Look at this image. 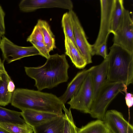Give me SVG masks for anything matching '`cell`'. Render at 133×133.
Returning a JSON list of instances; mask_svg holds the SVG:
<instances>
[{
  "instance_id": "cell-6",
  "label": "cell",
  "mask_w": 133,
  "mask_h": 133,
  "mask_svg": "<svg viewBox=\"0 0 133 133\" xmlns=\"http://www.w3.org/2000/svg\"><path fill=\"white\" fill-rule=\"evenodd\" d=\"M116 0H101V19L99 30L94 43L92 45V56L96 49L104 43L107 42L111 33L112 13Z\"/></svg>"
},
{
  "instance_id": "cell-4",
  "label": "cell",
  "mask_w": 133,
  "mask_h": 133,
  "mask_svg": "<svg viewBox=\"0 0 133 133\" xmlns=\"http://www.w3.org/2000/svg\"><path fill=\"white\" fill-rule=\"evenodd\" d=\"M124 84L121 82L105 83L93 102L90 114L94 118L103 121L108 106L120 92Z\"/></svg>"
},
{
  "instance_id": "cell-13",
  "label": "cell",
  "mask_w": 133,
  "mask_h": 133,
  "mask_svg": "<svg viewBox=\"0 0 133 133\" xmlns=\"http://www.w3.org/2000/svg\"><path fill=\"white\" fill-rule=\"evenodd\" d=\"M21 115L25 122L32 128L61 116L52 113L28 109L22 111Z\"/></svg>"
},
{
  "instance_id": "cell-20",
  "label": "cell",
  "mask_w": 133,
  "mask_h": 133,
  "mask_svg": "<svg viewBox=\"0 0 133 133\" xmlns=\"http://www.w3.org/2000/svg\"><path fill=\"white\" fill-rule=\"evenodd\" d=\"M77 131L78 133H108V129L103 121L98 119L77 128Z\"/></svg>"
},
{
  "instance_id": "cell-28",
  "label": "cell",
  "mask_w": 133,
  "mask_h": 133,
  "mask_svg": "<svg viewBox=\"0 0 133 133\" xmlns=\"http://www.w3.org/2000/svg\"><path fill=\"white\" fill-rule=\"evenodd\" d=\"M122 91L124 92L125 94L126 103L128 108L129 115H130V108L132 107L133 104V95L132 93L128 92L127 86L125 84Z\"/></svg>"
},
{
  "instance_id": "cell-17",
  "label": "cell",
  "mask_w": 133,
  "mask_h": 133,
  "mask_svg": "<svg viewBox=\"0 0 133 133\" xmlns=\"http://www.w3.org/2000/svg\"><path fill=\"white\" fill-rule=\"evenodd\" d=\"M63 114L56 119L32 128L34 133H63Z\"/></svg>"
},
{
  "instance_id": "cell-9",
  "label": "cell",
  "mask_w": 133,
  "mask_h": 133,
  "mask_svg": "<svg viewBox=\"0 0 133 133\" xmlns=\"http://www.w3.org/2000/svg\"><path fill=\"white\" fill-rule=\"evenodd\" d=\"M73 26L75 40L78 50L87 64L92 63V45L88 42L86 35L76 13L72 10H69Z\"/></svg>"
},
{
  "instance_id": "cell-30",
  "label": "cell",
  "mask_w": 133,
  "mask_h": 133,
  "mask_svg": "<svg viewBox=\"0 0 133 133\" xmlns=\"http://www.w3.org/2000/svg\"><path fill=\"white\" fill-rule=\"evenodd\" d=\"M5 70L3 62H2L0 57V78L1 77L2 74Z\"/></svg>"
},
{
  "instance_id": "cell-3",
  "label": "cell",
  "mask_w": 133,
  "mask_h": 133,
  "mask_svg": "<svg viewBox=\"0 0 133 133\" xmlns=\"http://www.w3.org/2000/svg\"><path fill=\"white\" fill-rule=\"evenodd\" d=\"M107 58V82H121L127 86L133 82V53L113 44Z\"/></svg>"
},
{
  "instance_id": "cell-7",
  "label": "cell",
  "mask_w": 133,
  "mask_h": 133,
  "mask_svg": "<svg viewBox=\"0 0 133 133\" xmlns=\"http://www.w3.org/2000/svg\"><path fill=\"white\" fill-rule=\"evenodd\" d=\"M91 71L84 79L77 93L67 102L70 105V109L89 113L93 103Z\"/></svg>"
},
{
  "instance_id": "cell-27",
  "label": "cell",
  "mask_w": 133,
  "mask_h": 133,
  "mask_svg": "<svg viewBox=\"0 0 133 133\" xmlns=\"http://www.w3.org/2000/svg\"><path fill=\"white\" fill-rule=\"evenodd\" d=\"M94 55L101 56L104 59H106L108 55L107 51V42L104 43L97 47L94 52Z\"/></svg>"
},
{
  "instance_id": "cell-32",
  "label": "cell",
  "mask_w": 133,
  "mask_h": 133,
  "mask_svg": "<svg viewBox=\"0 0 133 133\" xmlns=\"http://www.w3.org/2000/svg\"><path fill=\"white\" fill-rule=\"evenodd\" d=\"M108 133H112V132H111L110 131V130H109L108 129Z\"/></svg>"
},
{
  "instance_id": "cell-21",
  "label": "cell",
  "mask_w": 133,
  "mask_h": 133,
  "mask_svg": "<svg viewBox=\"0 0 133 133\" xmlns=\"http://www.w3.org/2000/svg\"><path fill=\"white\" fill-rule=\"evenodd\" d=\"M125 9L123 0H116L112 14L110 29L111 33L113 34L122 17Z\"/></svg>"
},
{
  "instance_id": "cell-31",
  "label": "cell",
  "mask_w": 133,
  "mask_h": 133,
  "mask_svg": "<svg viewBox=\"0 0 133 133\" xmlns=\"http://www.w3.org/2000/svg\"><path fill=\"white\" fill-rule=\"evenodd\" d=\"M0 133H11L9 131L0 126Z\"/></svg>"
},
{
  "instance_id": "cell-12",
  "label": "cell",
  "mask_w": 133,
  "mask_h": 133,
  "mask_svg": "<svg viewBox=\"0 0 133 133\" xmlns=\"http://www.w3.org/2000/svg\"><path fill=\"white\" fill-rule=\"evenodd\" d=\"M108 70V61L106 58L99 64L93 66L90 71L93 91V102L107 81Z\"/></svg>"
},
{
  "instance_id": "cell-24",
  "label": "cell",
  "mask_w": 133,
  "mask_h": 133,
  "mask_svg": "<svg viewBox=\"0 0 133 133\" xmlns=\"http://www.w3.org/2000/svg\"><path fill=\"white\" fill-rule=\"evenodd\" d=\"M64 126L63 133H78L77 128L74 122L70 109H68L64 105L63 109Z\"/></svg>"
},
{
  "instance_id": "cell-11",
  "label": "cell",
  "mask_w": 133,
  "mask_h": 133,
  "mask_svg": "<svg viewBox=\"0 0 133 133\" xmlns=\"http://www.w3.org/2000/svg\"><path fill=\"white\" fill-rule=\"evenodd\" d=\"M112 133H133V127L124 118L122 114L115 110L105 113L103 121Z\"/></svg>"
},
{
  "instance_id": "cell-19",
  "label": "cell",
  "mask_w": 133,
  "mask_h": 133,
  "mask_svg": "<svg viewBox=\"0 0 133 133\" xmlns=\"http://www.w3.org/2000/svg\"><path fill=\"white\" fill-rule=\"evenodd\" d=\"M21 112H19L0 106V122H8L22 124L26 123L21 118Z\"/></svg>"
},
{
  "instance_id": "cell-26",
  "label": "cell",
  "mask_w": 133,
  "mask_h": 133,
  "mask_svg": "<svg viewBox=\"0 0 133 133\" xmlns=\"http://www.w3.org/2000/svg\"><path fill=\"white\" fill-rule=\"evenodd\" d=\"M32 40L43 42V34L41 28L37 23L34 26L31 34L26 39V41L28 42Z\"/></svg>"
},
{
  "instance_id": "cell-16",
  "label": "cell",
  "mask_w": 133,
  "mask_h": 133,
  "mask_svg": "<svg viewBox=\"0 0 133 133\" xmlns=\"http://www.w3.org/2000/svg\"><path fill=\"white\" fill-rule=\"evenodd\" d=\"M64 36L65 54L69 57L76 68H84L87 64L85 60L72 41L68 37Z\"/></svg>"
},
{
  "instance_id": "cell-8",
  "label": "cell",
  "mask_w": 133,
  "mask_h": 133,
  "mask_svg": "<svg viewBox=\"0 0 133 133\" xmlns=\"http://www.w3.org/2000/svg\"><path fill=\"white\" fill-rule=\"evenodd\" d=\"M0 49L4 60L9 63L24 57L40 55L33 45L28 47L19 46L4 36L0 41Z\"/></svg>"
},
{
  "instance_id": "cell-10",
  "label": "cell",
  "mask_w": 133,
  "mask_h": 133,
  "mask_svg": "<svg viewBox=\"0 0 133 133\" xmlns=\"http://www.w3.org/2000/svg\"><path fill=\"white\" fill-rule=\"evenodd\" d=\"M20 10L28 12L44 8H57L72 10L73 5L70 0H22L19 5Z\"/></svg>"
},
{
  "instance_id": "cell-18",
  "label": "cell",
  "mask_w": 133,
  "mask_h": 133,
  "mask_svg": "<svg viewBox=\"0 0 133 133\" xmlns=\"http://www.w3.org/2000/svg\"><path fill=\"white\" fill-rule=\"evenodd\" d=\"M39 25L43 35V42L49 52L56 48L55 36L50 25L45 21L39 19L37 23Z\"/></svg>"
},
{
  "instance_id": "cell-33",
  "label": "cell",
  "mask_w": 133,
  "mask_h": 133,
  "mask_svg": "<svg viewBox=\"0 0 133 133\" xmlns=\"http://www.w3.org/2000/svg\"><path fill=\"white\" fill-rule=\"evenodd\" d=\"M1 37H2L0 35V41L1 40Z\"/></svg>"
},
{
  "instance_id": "cell-22",
  "label": "cell",
  "mask_w": 133,
  "mask_h": 133,
  "mask_svg": "<svg viewBox=\"0 0 133 133\" xmlns=\"http://www.w3.org/2000/svg\"><path fill=\"white\" fill-rule=\"evenodd\" d=\"M61 24L64 36L68 37L72 41L79 50L75 42L73 25L71 16L69 11L63 14L61 20Z\"/></svg>"
},
{
  "instance_id": "cell-2",
  "label": "cell",
  "mask_w": 133,
  "mask_h": 133,
  "mask_svg": "<svg viewBox=\"0 0 133 133\" xmlns=\"http://www.w3.org/2000/svg\"><path fill=\"white\" fill-rule=\"evenodd\" d=\"M11 105L22 111L31 109L63 115L64 104L56 95L26 89L18 88L13 92Z\"/></svg>"
},
{
  "instance_id": "cell-25",
  "label": "cell",
  "mask_w": 133,
  "mask_h": 133,
  "mask_svg": "<svg viewBox=\"0 0 133 133\" xmlns=\"http://www.w3.org/2000/svg\"><path fill=\"white\" fill-rule=\"evenodd\" d=\"M31 43L39 52L41 55L47 59L50 57V52L43 42H39L34 40L28 41Z\"/></svg>"
},
{
  "instance_id": "cell-14",
  "label": "cell",
  "mask_w": 133,
  "mask_h": 133,
  "mask_svg": "<svg viewBox=\"0 0 133 133\" xmlns=\"http://www.w3.org/2000/svg\"><path fill=\"white\" fill-rule=\"evenodd\" d=\"M93 66L88 69H85L78 72L71 81L68 84L64 93L59 97V99L65 104L77 93L84 79Z\"/></svg>"
},
{
  "instance_id": "cell-5",
  "label": "cell",
  "mask_w": 133,
  "mask_h": 133,
  "mask_svg": "<svg viewBox=\"0 0 133 133\" xmlns=\"http://www.w3.org/2000/svg\"><path fill=\"white\" fill-rule=\"evenodd\" d=\"M113 34V44L133 53V22L128 10L125 9L122 17Z\"/></svg>"
},
{
  "instance_id": "cell-23",
  "label": "cell",
  "mask_w": 133,
  "mask_h": 133,
  "mask_svg": "<svg viewBox=\"0 0 133 133\" xmlns=\"http://www.w3.org/2000/svg\"><path fill=\"white\" fill-rule=\"evenodd\" d=\"M0 126L11 133H33L32 127L26 123L19 124L11 123L0 122Z\"/></svg>"
},
{
  "instance_id": "cell-1",
  "label": "cell",
  "mask_w": 133,
  "mask_h": 133,
  "mask_svg": "<svg viewBox=\"0 0 133 133\" xmlns=\"http://www.w3.org/2000/svg\"><path fill=\"white\" fill-rule=\"evenodd\" d=\"M69 65L65 54L50 55L43 65L37 67H25L26 74L34 80L38 91L51 89L66 82L69 77Z\"/></svg>"
},
{
  "instance_id": "cell-15",
  "label": "cell",
  "mask_w": 133,
  "mask_h": 133,
  "mask_svg": "<svg viewBox=\"0 0 133 133\" xmlns=\"http://www.w3.org/2000/svg\"><path fill=\"white\" fill-rule=\"evenodd\" d=\"M15 86L5 70L0 78V105L5 106L11 102Z\"/></svg>"
},
{
  "instance_id": "cell-29",
  "label": "cell",
  "mask_w": 133,
  "mask_h": 133,
  "mask_svg": "<svg viewBox=\"0 0 133 133\" xmlns=\"http://www.w3.org/2000/svg\"><path fill=\"white\" fill-rule=\"evenodd\" d=\"M5 13L2 7L0 5V35L3 36L5 33V27L4 23Z\"/></svg>"
}]
</instances>
